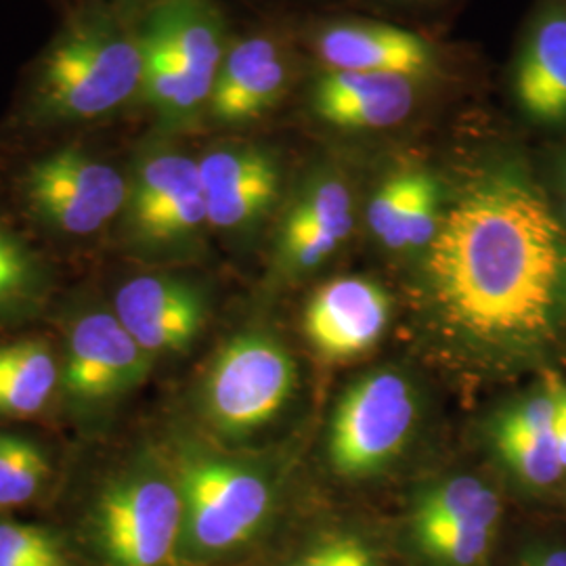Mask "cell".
<instances>
[{
  "label": "cell",
  "mask_w": 566,
  "mask_h": 566,
  "mask_svg": "<svg viewBox=\"0 0 566 566\" xmlns=\"http://www.w3.org/2000/svg\"><path fill=\"white\" fill-rule=\"evenodd\" d=\"M181 531V493L163 441H142L91 486L76 546L93 566H182Z\"/></svg>",
  "instance_id": "3957f363"
},
{
  "label": "cell",
  "mask_w": 566,
  "mask_h": 566,
  "mask_svg": "<svg viewBox=\"0 0 566 566\" xmlns=\"http://www.w3.org/2000/svg\"><path fill=\"white\" fill-rule=\"evenodd\" d=\"M290 566H386L378 549L350 531H327L317 535Z\"/></svg>",
  "instance_id": "484cf974"
},
{
  "label": "cell",
  "mask_w": 566,
  "mask_h": 566,
  "mask_svg": "<svg viewBox=\"0 0 566 566\" xmlns=\"http://www.w3.org/2000/svg\"><path fill=\"white\" fill-rule=\"evenodd\" d=\"M392 308V298L380 283L336 277L304 306V338L327 364L355 361L385 340Z\"/></svg>",
  "instance_id": "4fadbf2b"
},
{
  "label": "cell",
  "mask_w": 566,
  "mask_h": 566,
  "mask_svg": "<svg viewBox=\"0 0 566 566\" xmlns=\"http://www.w3.org/2000/svg\"><path fill=\"white\" fill-rule=\"evenodd\" d=\"M441 221V185L426 170L390 175L367 206L371 235L392 252H424Z\"/></svg>",
  "instance_id": "ffe728a7"
},
{
  "label": "cell",
  "mask_w": 566,
  "mask_h": 566,
  "mask_svg": "<svg viewBox=\"0 0 566 566\" xmlns=\"http://www.w3.org/2000/svg\"><path fill=\"white\" fill-rule=\"evenodd\" d=\"M563 296H565V303H566V273H565V280H563Z\"/></svg>",
  "instance_id": "f1b7e54d"
},
{
  "label": "cell",
  "mask_w": 566,
  "mask_h": 566,
  "mask_svg": "<svg viewBox=\"0 0 566 566\" xmlns=\"http://www.w3.org/2000/svg\"><path fill=\"white\" fill-rule=\"evenodd\" d=\"M298 392V364L269 327L250 325L227 336L212 353L193 390L198 432L248 449L277 424Z\"/></svg>",
  "instance_id": "5b68a950"
},
{
  "label": "cell",
  "mask_w": 566,
  "mask_h": 566,
  "mask_svg": "<svg viewBox=\"0 0 566 566\" xmlns=\"http://www.w3.org/2000/svg\"><path fill=\"white\" fill-rule=\"evenodd\" d=\"M128 177L82 147H63L30 164L20 179L23 208L61 240H88L118 223Z\"/></svg>",
  "instance_id": "30bf717a"
},
{
  "label": "cell",
  "mask_w": 566,
  "mask_h": 566,
  "mask_svg": "<svg viewBox=\"0 0 566 566\" xmlns=\"http://www.w3.org/2000/svg\"><path fill=\"white\" fill-rule=\"evenodd\" d=\"M422 420L416 382L397 367L367 371L344 388L325 434V462L343 481H374L403 460Z\"/></svg>",
  "instance_id": "9c48e42d"
},
{
  "label": "cell",
  "mask_w": 566,
  "mask_h": 566,
  "mask_svg": "<svg viewBox=\"0 0 566 566\" xmlns=\"http://www.w3.org/2000/svg\"><path fill=\"white\" fill-rule=\"evenodd\" d=\"M107 301L126 332L156 364L187 355L202 338L212 313L203 285L166 271L126 277Z\"/></svg>",
  "instance_id": "7c38bea8"
},
{
  "label": "cell",
  "mask_w": 566,
  "mask_h": 566,
  "mask_svg": "<svg viewBox=\"0 0 566 566\" xmlns=\"http://www.w3.org/2000/svg\"><path fill=\"white\" fill-rule=\"evenodd\" d=\"M355 224L348 185L334 175H322L303 187L283 217L273 271L282 282H296L327 263Z\"/></svg>",
  "instance_id": "5bb4252c"
},
{
  "label": "cell",
  "mask_w": 566,
  "mask_h": 566,
  "mask_svg": "<svg viewBox=\"0 0 566 566\" xmlns=\"http://www.w3.org/2000/svg\"><path fill=\"white\" fill-rule=\"evenodd\" d=\"M514 566H566V547L556 544H535L518 554Z\"/></svg>",
  "instance_id": "4316f807"
},
{
  "label": "cell",
  "mask_w": 566,
  "mask_h": 566,
  "mask_svg": "<svg viewBox=\"0 0 566 566\" xmlns=\"http://www.w3.org/2000/svg\"><path fill=\"white\" fill-rule=\"evenodd\" d=\"M489 439L521 485L531 491L556 485L565 476L556 443V376L504 407L491 420Z\"/></svg>",
  "instance_id": "2e32d148"
},
{
  "label": "cell",
  "mask_w": 566,
  "mask_h": 566,
  "mask_svg": "<svg viewBox=\"0 0 566 566\" xmlns=\"http://www.w3.org/2000/svg\"><path fill=\"white\" fill-rule=\"evenodd\" d=\"M163 446L181 493V565H217L252 546L280 506L277 468L196 428L168 432Z\"/></svg>",
  "instance_id": "7a4b0ae2"
},
{
  "label": "cell",
  "mask_w": 566,
  "mask_h": 566,
  "mask_svg": "<svg viewBox=\"0 0 566 566\" xmlns=\"http://www.w3.org/2000/svg\"><path fill=\"white\" fill-rule=\"evenodd\" d=\"M500 523V495L472 474L428 481L407 510L409 539L426 566L489 565Z\"/></svg>",
  "instance_id": "8fae6325"
},
{
  "label": "cell",
  "mask_w": 566,
  "mask_h": 566,
  "mask_svg": "<svg viewBox=\"0 0 566 566\" xmlns=\"http://www.w3.org/2000/svg\"><path fill=\"white\" fill-rule=\"evenodd\" d=\"M556 443L566 474V385L560 378H556Z\"/></svg>",
  "instance_id": "83f0119b"
},
{
  "label": "cell",
  "mask_w": 566,
  "mask_h": 566,
  "mask_svg": "<svg viewBox=\"0 0 566 566\" xmlns=\"http://www.w3.org/2000/svg\"><path fill=\"white\" fill-rule=\"evenodd\" d=\"M409 76L329 70L315 84L313 107L322 120L346 130H380L409 118L416 88Z\"/></svg>",
  "instance_id": "e0dca14e"
},
{
  "label": "cell",
  "mask_w": 566,
  "mask_h": 566,
  "mask_svg": "<svg viewBox=\"0 0 566 566\" xmlns=\"http://www.w3.org/2000/svg\"><path fill=\"white\" fill-rule=\"evenodd\" d=\"M287 86V63L280 46L263 36L238 42L227 55L210 97V116L221 124L261 118Z\"/></svg>",
  "instance_id": "ac0fdd59"
},
{
  "label": "cell",
  "mask_w": 566,
  "mask_h": 566,
  "mask_svg": "<svg viewBox=\"0 0 566 566\" xmlns=\"http://www.w3.org/2000/svg\"><path fill=\"white\" fill-rule=\"evenodd\" d=\"M422 256L416 306L451 361L497 371L552 340L563 229L523 172L500 168L468 182Z\"/></svg>",
  "instance_id": "6da1fadb"
},
{
  "label": "cell",
  "mask_w": 566,
  "mask_h": 566,
  "mask_svg": "<svg viewBox=\"0 0 566 566\" xmlns=\"http://www.w3.org/2000/svg\"><path fill=\"white\" fill-rule=\"evenodd\" d=\"M60 388V350L44 338L0 343V420H32L51 409Z\"/></svg>",
  "instance_id": "7402d4cb"
},
{
  "label": "cell",
  "mask_w": 566,
  "mask_h": 566,
  "mask_svg": "<svg viewBox=\"0 0 566 566\" xmlns=\"http://www.w3.org/2000/svg\"><path fill=\"white\" fill-rule=\"evenodd\" d=\"M516 99L531 120L566 122V11L554 9L535 25L516 70Z\"/></svg>",
  "instance_id": "44dd1931"
},
{
  "label": "cell",
  "mask_w": 566,
  "mask_h": 566,
  "mask_svg": "<svg viewBox=\"0 0 566 566\" xmlns=\"http://www.w3.org/2000/svg\"><path fill=\"white\" fill-rule=\"evenodd\" d=\"M57 336L55 409L81 439H99L147 385L156 361L126 332L109 301L93 296L61 306Z\"/></svg>",
  "instance_id": "277c9868"
},
{
  "label": "cell",
  "mask_w": 566,
  "mask_h": 566,
  "mask_svg": "<svg viewBox=\"0 0 566 566\" xmlns=\"http://www.w3.org/2000/svg\"><path fill=\"white\" fill-rule=\"evenodd\" d=\"M210 229L243 233L280 200L282 168L256 145H221L198 160Z\"/></svg>",
  "instance_id": "9a60e30c"
},
{
  "label": "cell",
  "mask_w": 566,
  "mask_h": 566,
  "mask_svg": "<svg viewBox=\"0 0 566 566\" xmlns=\"http://www.w3.org/2000/svg\"><path fill=\"white\" fill-rule=\"evenodd\" d=\"M53 271L30 243L0 223V332L34 324L49 311Z\"/></svg>",
  "instance_id": "603a6c76"
},
{
  "label": "cell",
  "mask_w": 566,
  "mask_h": 566,
  "mask_svg": "<svg viewBox=\"0 0 566 566\" xmlns=\"http://www.w3.org/2000/svg\"><path fill=\"white\" fill-rule=\"evenodd\" d=\"M565 191H566V168H565ZM565 217H566V202H565Z\"/></svg>",
  "instance_id": "f546056e"
},
{
  "label": "cell",
  "mask_w": 566,
  "mask_h": 566,
  "mask_svg": "<svg viewBox=\"0 0 566 566\" xmlns=\"http://www.w3.org/2000/svg\"><path fill=\"white\" fill-rule=\"evenodd\" d=\"M329 70L420 78L434 65L430 44L413 32L382 23H338L317 39Z\"/></svg>",
  "instance_id": "d6986e66"
},
{
  "label": "cell",
  "mask_w": 566,
  "mask_h": 566,
  "mask_svg": "<svg viewBox=\"0 0 566 566\" xmlns=\"http://www.w3.org/2000/svg\"><path fill=\"white\" fill-rule=\"evenodd\" d=\"M76 547L51 526L0 521V566H76Z\"/></svg>",
  "instance_id": "d4e9b609"
},
{
  "label": "cell",
  "mask_w": 566,
  "mask_h": 566,
  "mask_svg": "<svg viewBox=\"0 0 566 566\" xmlns=\"http://www.w3.org/2000/svg\"><path fill=\"white\" fill-rule=\"evenodd\" d=\"M53 476L46 449L30 437L0 430V510L36 502Z\"/></svg>",
  "instance_id": "cb8c5ba5"
},
{
  "label": "cell",
  "mask_w": 566,
  "mask_h": 566,
  "mask_svg": "<svg viewBox=\"0 0 566 566\" xmlns=\"http://www.w3.org/2000/svg\"><path fill=\"white\" fill-rule=\"evenodd\" d=\"M139 36L102 9L78 15L53 42L30 97L32 120H97L142 93Z\"/></svg>",
  "instance_id": "8992f818"
},
{
  "label": "cell",
  "mask_w": 566,
  "mask_h": 566,
  "mask_svg": "<svg viewBox=\"0 0 566 566\" xmlns=\"http://www.w3.org/2000/svg\"><path fill=\"white\" fill-rule=\"evenodd\" d=\"M124 252L145 264L179 263L202 245L208 224L198 160L170 147L143 151L118 219Z\"/></svg>",
  "instance_id": "ba28073f"
},
{
  "label": "cell",
  "mask_w": 566,
  "mask_h": 566,
  "mask_svg": "<svg viewBox=\"0 0 566 566\" xmlns=\"http://www.w3.org/2000/svg\"><path fill=\"white\" fill-rule=\"evenodd\" d=\"M142 97L170 126H185L210 105L223 65V28L206 0H163L145 20Z\"/></svg>",
  "instance_id": "52a82bcc"
}]
</instances>
